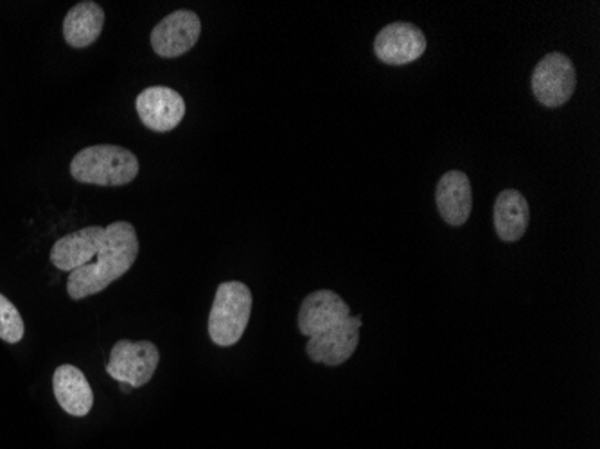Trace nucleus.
Masks as SVG:
<instances>
[{"mask_svg": "<svg viewBox=\"0 0 600 449\" xmlns=\"http://www.w3.org/2000/svg\"><path fill=\"white\" fill-rule=\"evenodd\" d=\"M107 242L88 265L71 271L67 280L68 297L73 300L87 299L107 290L111 282L121 279L139 256V237L128 222L108 225Z\"/></svg>", "mask_w": 600, "mask_h": 449, "instance_id": "1", "label": "nucleus"}, {"mask_svg": "<svg viewBox=\"0 0 600 449\" xmlns=\"http://www.w3.org/2000/svg\"><path fill=\"white\" fill-rule=\"evenodd\" d=\"M71 174L82 184L103 188L127 185L139 174V160L121 146H90L79 151L71 162Z\"/></svg>", "mask_w": 600, "mask_h": 449, "instance_id": "2", "label": "nucleus"}, {"mask_svg": "<svg viewBox=\"0 0 600 449\" xmlns=\"http://www.w3.org/2000/svg\"><path fill=\"white\" fill-rule=\"evenodd\" d=\"M253 313V291L239 280L222 282L208 314V336L219 348H231L242 340Z\"/></svg>", "mask_w": 600, "mask_h": 449, "instance_id": "3", "label": "nucleus"}, {"mask_svg": "<svg viewBox=\"0 0 600 449\" xmlns=\"http://www.w3.org/2000/svg\"><path fill=\"white\" fill-rule=\"evenodd\" d=\"M160 353L156 343L119 340L110 353L107 374L116 382L141 388L151 382L159 367Z\"/></svg>", "mask_w": 600, "mask_h": 449, "instance_id": "4", "label": "nucleus"}, {"mask_svg": "<svg viewBox=\"0 0 600 449\" xmlns=\"http://www.w3.org/2000/svg\"><path fill=\"white\" fill-rule=\"evenodd\" d=\"M576 68L565 54H547L534 68L533 93L543 107H562L576 93Z\"/></svg>", "mask_w": 600, "mask_h": 449, "instance_id": "5", "label": "nucleus"}, {"mask_svg": "<svg viewBox=\"0 0 600 449\" xmlns=\"http://www.w3.org/2000/svg\"><path fill=\"white\" fill-rule=\"evenodd\" d=\"M202 34L200 17L190 10H179L160 20L151 31V47L162 58H176L188 53Z\"/></svg>", "mask_w": 600, "mask_h": 449, "instance_id": "6", "label": "nucleus"}, {"mask_svg": "<svg viewBox=\"0 0 600 449\" xmlns=\"http://www.w3.org/2000/svg\"><path fill=\"white\" fill-rule=\"evenodd\" d=\"M136 108L142 125L157 133L174 130L185 116L184 97L168 87L146 88L137 96Z\"/></svg>", "mask_w": 600, "mask_h": 449, "instance_id": "7", "label": "nucleus"}, {"mask_svg": "<svg viewBox=\"0 0 600 449\" xmlns=\"http://www.w3.org/2000/svg\"><path fill=\"white\" fill-rule=\"evenodd\" d=\"M427 51V36L417 25L394 22L383 28L374 42V53L388 65H408Z\"/></svg>", "mask_w": 600, "mask_h": 449, "instance_id": "8", "label": "nucleus"}, {"mask_svg": "<svg viewBox=\"0 0 600 449\" xmlns=\"http://www.w3.org/2000/svg\"><path fill=\"white\" fill-rule=\"evenodd\" d=\"M360 328L362 319L360 317H349L345 322L336 328L317 334L308 340L306 351L308 356L315 363H324L330 367H339L353 356L354 351L360 343Z\"/></svg>", "mask_w": 600, "mask_h": 449, "instance_id": "9", "label": "nucleus"}, {"mask_svg": "<svg viewBox=\"0 0 600 449\" xmlns=\"http://www.w3.org/2000/svg\"><path fill=\"white\" fill-rule=\"evenodd\" d=\"M349 306L330 290L313 291L300 306L299 329L304 336H317L349 319Z\"/></svg>", "mask_w": 600, "mask_h": 449, "instance_id": "10", "label": "nucleus"}, {"mask_svg": "<svg viewBox=\"0 0 600 449\" xmlns=\"http://www.w3.org/2000/svg\"><path fill=\"white\" fill-rule=\"evenodd\" d=\"M107 242V228L87 227L78 233L67 234L54 243L51 263L58 270L74 271L88 265Z\"/></svg>", "mask_w": 600, "mask_h": 449, "instance_id": "11", "label": "nucleus"}, {"mask_svg": "<svg viewBox=\"0 0 600 449\" xmlns=\"http://www.w3.org/2000/svg\"><path fill=\"white\" fill-rule=\"evenodd\" d=\"M436 200L442 220L453 227H462L473 211V193L468 174L462 171L446 173L437 184Z\"/></svg>", "mask_w": 600, "mask_h": 449, "instance_id": "12", "label": "nucleus"}, {"mask_svg": "<svg viewBox=\"0 0 600 449\" xmlns=\"http://www.w3.org/2000/svg\"><path fill=\"white\" fill-rule=\"evenodd\" d=\"M54 396L60 406L74 417H85L93 410L94 394L87 377L74 365H62L53 377Z\"/></svg>", "mask_w": 600, "mask_h": 449, "instance_id": "13", "label": "nucleus"}, {"mask_svg": "<svg viewBox=\"0 0 600 449\" xmlns=\"http://www.w3.org/2000/svg\"><path fill=\"white\" fill-rule=\"evenodd\" d=\"M531 209L527 200L514 189H505L494 203V227L502 242H518L527 233Z\"/></svg>", "mask_w": 600, "mask_h": 449, "instance_id": "14", "label": "nucleus"}, {"mask_svg": "<svg viewBox=\"0 0 600 449\" xmlns=\"http://www.w3.org/2000/svg\"><path fill=\"white\" fill-rule=\"evenodd\" d=\"M105 28V11L93 0L74 6L64 20V36L71 47L85 49L93 45Z\"/></svg>", "mask_w": 600, "mask_h": 449, "instance_id": "15", "label": "nucleus"}, {"mask_svg": "<svg viewBox=\"0 0 600 449\" xmlns=\"http://www.w3.org/2000/svg\"><path fill=\"white\" fill-rule=\"evenodd\" d=\"M24 320L10 299L0 293V339L8 343H19L24 339Z\"/></svg>", "mask_w": 600, "mask_h": 449, "instance_id": "16", "label": "nucleus"}, {"mask_svg": "<svg viewBox=\"0 0 600 449\" xmlns=\"http://www.w3.org/2000/svg\"><path fill=\"white\" fill-rule=\"evenodd\" d=\"M121 391L122 392H130L131 387H130V385H127V383H121Z\"/></svg>", "mask_w": 600, "mask_h": 449, "instance_id": "17", "label": "nucleus"}]
</instances>
